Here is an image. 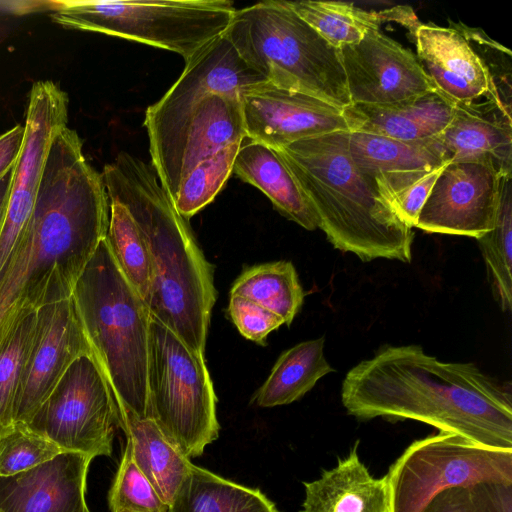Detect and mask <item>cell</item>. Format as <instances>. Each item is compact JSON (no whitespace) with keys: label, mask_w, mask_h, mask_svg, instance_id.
Segmentation results:
<instances>
[{"label":"cell","mask_w":512,"mask_h":512,"mask_svg":"<svg viewBox=\"0 0 512 512\" xmlns=\"http://www.w3.org/2000/svg\"><path fill=\"white\" fill-rule=\"evenodd\" d=\"M109 215L102 173L67 126L52 142L32 214L0 278V350L21 320L71 298Z\"/></svg>","instance_id":"obj_1"},{"label":"cell","mask_w":512,"mask_h":512,"mask_svg":"<svg viewBox=\"0 0 512 512\" xmlns=\"http://www.w3.org/2000/svg\"><path fill=\"white\" fill-rule=\"evenodd\" d=\"M341 401L361 420L411 419L479 445L512 449L510 387L474 363L443 362L419 345H386L348 371Z\"/></svg>","instance_id":"obj_2"},{"label":"cell","mask_w":512,"mask_h":512,"mask_svg":"<svg viewBox=\"0 0 512 512\" xmlns=\"http://www.w3.org/2000/svg\"><path fill=\"white\" fill-rule=\"evenodd\" d=\"M102 177L108 198L126 207L148 246L152 285L146 305L150 316L191 350L204 354L217 293L213 266L187 219L177 211L153 167L127 152L106 164Z\"/></svg>","instance_id":"obj_3"},{"label":"cell","mask_w":512,"mask_h":512,"mask_svg":"<svg viewBox=\"0 0 512 512\" xmlns=\"http://www.w3.org/2000/svg\"><path fill=\"white\" fill-rule=\"evenodd\" d=\"M349 133L319 135L277 150L334 248L362 261L385 258L409 263L412 228L355 165Z\"/></svg>","instance_id":"obj_4"},{"label":"cell","mask_w":512,"mask_h":512,"mask_svg":"<svg viewBox=\"0 0 512 512\" xmlns=\"http://www.w3.org/2000/svg\"><path fill=\"white\" fill-rule=\"evenodd\" d=\"M92 356L115 398L119 417L150 418V313L120 271L106 238L78 279L72 296Z\"/></svg>","instance_id":"obj_5"},{"label":"cell","mask_w":512,"mask_h":512,"mask_svg":"<svg viewBox=\"0 0 512 512\" xmlns=\"http://www.w3.org/2000/svg\"><path fill=\"white\" fill-rule=\"evenodd\" d=\"M241 58L267 82L344 109L351 105L338 48L285 0L237 9L225 32Z\"/></svg>","instance_id":"obj_6"},{"label":"cell","mask_w":512,"mask_h":512,"mask_svg":"<svg viewBox=\"0 0 512 512\" xmlns=\"http://www.w3.org/2000/svg\"><path fill=\"white\" fill-rule=\"evenodd\" d=\"M51 19L70 29L121 37L175 52L185 63L228 29L227 0L54 1Z\"/></svg>","instance_id":"obj_7"},{"label":"cell","mask_w":512,"mask_h":512,"mask_svg":"<svg viewBox=\"0 0 512 512\" xmlns=\"http://www.w3.org/2000/svg\"><path fill=\"white\" fill-rule=\"evenodd\" d=\"M147 388L150 418L186 458L201 456L218 438L216 395L204 354L152 317Z\"/></svg>","instance_id":"obj_8"},{"label":"cell","mask_w":512,"mask_h":512,"mask_svg":"<svg viewBox=\"0 0 512 512\" xmlns=\"http://www.w3.org/2000/svg\"><path fill=\"white\" fill-rule=\"evenodd\" d=\"M386 476L388 512H421L439 492L478 482L512 484V449L439 431L412 442Z\"/></svg>","instance_id":"obj_9"},{"label":"cell","mask_w":512,"mask_h":512,"mask_svg":"<svg viewBox=\"0 0 512 512\" xmlns=\"http://www.w3.org/2000/svg\"><path fill=\"white\" fill-rule=\"evenodd\" d=\"M64 452L110 456L120 426L113 393L92 356L77 359L27 424Z\"/></svg>","instance_id":"obj_10"},{"label":"cell","mask_w":512,"mask_h":512,"mask_svg":"<svg viewBox=\"0 0 512 512\" xmlns=\"http://www.w3.org/2000/svg\"><path fill=\"white\" fill-rule=\"evenodd\" d=\"M69 99L51 80L33 84L25 118L24 140L12 169L0 225V277L32 214L46 159L55 137L67 127Z\"/></svg>","instance_id":"obj_11"},{"label":"cell","mask_w":512,"mask_h":512,"mask_svg":"<svg viewBox=\"0 0 512 512\" xmlns=\"http://www.w3.org/2000/svg\"><path fill=\"white\" fill-rule=\"evenodd\" d=\"M241 96L234 92L206 94L150 152L151 165L172 200L181 181L196 165L246 137Z\"/></svg>","instance_id":"obj_12"},{"label":"cell","mask_w":512,"mask_h":512,"mask_svg":"<svg viewBox=\"0 0 512 512\" xmlns=\"http://www.w3.org/2000/svg\"><path fill=\"white\" fill-rule=\"evenodd\" d=\"M267 82L238 54L224 33L185 64L176 82L145 113L150 152L173 132L187 111L210 92L239 93Z\"/></svg>","instance_id":"obj_13"},{"label":"cell","mask_w":512,"mask_h":512,"mask_svg":"<svg viewBox=\"0 0 512 512\" xmlns=\"http://www.w3.org/2000/svg\"><path fill=\"white\" fill-rule=\"evenodd\" d=\"M339 51L351 104L389 105L438 90L418 58L380 29Z\"/></svg>","instance_id":"obj_14"},{"label":"cell","mask_w":512,"mask_h":512,"mask_svg":"<svg viewBox=\"0 0 512 512\" xmlns=\"http://www.w3.org/2000/svg\"><path fill=\"white\" fill-rule=\"evenodd\" d=\"M501 175L472 162H449L438 175L416 228L478 239L493 228Z\"/></svg>","instance_id":"obj_15"},{"label":"cell","mask_w":512,"mask_h":512,"mask_svg":"<svg viewBox=\"0 0 512 512\" xmlns=\"http://www.w3.org/2000/svg\"><path fill=\"white\" fill-rule=\"evenodd\" d=\"M241 105L246 137L274 149L319 135L351 132L343 109L269 82L246 91Z\"/></svg>","instance_id":"obj_16"},{"label":"cell","mask_w":512,"mask_h":512,"mask_svg":"<svg viewBox=\"0 0 512 512\" xmlns=\"http://www.w3.org/2000/svg\"><path fill=\"white\" fill-rule=\"evenodd\" d=\"M86 355L92 356V352L72 298L39 310L37 336L15 406V423L27 425L71 365Z\"/></svg>","instance_id":"obj_17"},{"label":"cell","mask_w":512,"mask_h":512,"mask_svg":"<svg viewBox=\"0 0 512 512\" xmlns=\"http://www.w3.org/2000/svg\"><path fill=\"white\" fill-rule=\"evenodd\" d=\"M349 151L359 171L393 208L410 188L450 162L438 137L401 141L350 132Z\"/></svg>","instance_id":"obj_18"},{"label":"cell","mask_w":512,"mask_h":512,"mask_svg":"<svg viewBox=\"0 0 512 512\" xmlns=\"http://www.w3.org/2000/svg\"><path fill=\"white\" fill-rule=\"evenodd\" d=\"M92 458L61 452L20 473L0 477V512H89L86 478Z\"/></svg>","instance_id":"obj_19"},{"label":"cell","mask_w":512,"mask_h":512,"mask_svg":"<svg viewBox=\"0 0 512 512\" xmlns=\"http://www.w3.org/2000/svg\"><path fill=\"white\" fill-rule=\"evenodd\" d=\"M414 39L425 73L455 104L491 98L503 105L483 61L457 29L422 23Z\"/></svg>","instance_id":"obj_20"},{"label":"cell","mask_w":512,"mask_h":512,"mask_svg":"<svg viewBox=\"0 0 512 512\" xmlns=\"http://www.w3.org/2000/svg\"><path fill=\"white\" fill-rule=\"evenodd\" d=\"M451 162L479 163L512 175V118L500 102L484 98L455 104L454 116L438 136Z\"/></svg>","instance_id":"obj_21"},{"label":"cell","mask_w":512,"mask_h":512,"mask_svg":"<svg viewBox=\"0 0 512 512\" xmlns=\"http://www.w3.org/2000/svg\"><path fill=\"white\" fill-rule=\"evenodd\" d=\"M343 112L351 132L416 141L441 135L454 116L455 103L435 90L389 105L351 104Z\"/></svg>","instance_id":"obj_22"},{"label":"cell","mask_w":512,"mask_h":512,"mask_svg":"<svg viewBox=\"0 0 512 512\" xmlns=\"http://www.w3.org/2000/svg\"><path fill=\"white\" fill-rule=\"evenodd\" d=\"M357 441L349 454L321 476L303 482L302 512H388L386 476L373 477L358 455Z\"/></svg>","instance_id":"obj_23"},{"label":"cell","mask_w":512,"mask_h":512,"mask_svg":"<svg viewBox=\"0 0 512 512\" xmlns=\"http://www.w3.org/2000/svg\"><path fill=\"white\" fill-rule=\"evenodd\" d=\"M233 173L263 192L287 219L309 231L319 228L311 203L277 149L245 137Z\"/></svg>","instance_id":"obj_24"},{"label":"cell","mask_w":512,"mask_h":512,"mask_svg":"<svg viewBox=\"0 0 512 512\" xmlns=\"http://www.w3.org/2000/svg\"><path fill=\"white\" fill-rule=\"evenodd\" d=\"M120 427L131 446L135 464L169 506L193 464L166 438L152 418L126 413L120 416Z\"/></svg>","instance_id":"obj_25"},{"label":"cell","mask_w":512,"mask_h":512,"mask_svg":"<svg viewBox=\"0 0 512 512\" xmlns=\"http://www.w3.org/2000/svg\"><path fill=\"white\" fill-rule=\"evenodd\" d=\"M168 512H280L257 488L224 479L192 465Z\"/></svg>","instance_id":"obj_26"},{"label":"cell","mask_w":512,"mask_h":512,"mask_svg":"<svg viewBox=\"0 0 512 512\" xmlns=\"http://www.w3.org/2000/svg\"><path fill=\"white\" fill-rule=\"evenodd\" d=\"M324 337L303 341L285 350L255 395L260 407L290 404L334 372L324 355Z\"/></svg>","instance_id":"obj_27"},{"label":"cell","mask_w":512,"mask_h":512,"mask_svg":"<svg viewBox=\"0 0 512 512\" xmlns=\"http://www.w3.org/2000/svg\"><path fill=\"white\" fill-rule=\"evenodd\" d=\"M230 295L247 298L277 314L290 326L302 307L304 291L292 262L275 261L245 269Z\"/></svg>","instance_id":"obj_28"},{"label":"cell","mask_w":512,"mask_h":512,"mask_svg":"<svg viewBox=\"0 0 512 512\" xmlns=\"http://www.w3.org/2000/svg\"><path fill=\"white\" fill-rule=\"evenodd\" d=\"M512 175L502 176L493 228L477 239L492 294L502 311L512 308Z\"/></svg>","instance_id":"obj_29"},{"label":"cell","mask_w":512,"mask_h":512,"mask_svg":"<svg viewBox=\"0 0 512 512\" xmlns=\"http://www.w3.org/2000/svg\"><path fill=\"white\" fill-rule=\"evenodd\" d=\"M292 9L335 48L359 42L382 23L379 11L342 1H288Z\"/></svg>","instance_id":"obj_30"},{"label":"cell","mask_w":512,"mask_h":512,"mask_svg":"<svg viewBox=\"0 0 512 512\" xmlns=\"http://www.w3.org/2000/svg\"><path fill=\"white\" fill-rule=\"evenodd\" d=\"M108 199L110 215L106 240L120 271L146 303L152 285L148 246L126 207L115 199Z\"/></svg>","instance_id":"obj_31"},{"label":"cell","mask_w":512,"mask_h":512,"mask_svg":"<svg viewBox=\"0 0 512 512\" xmlns=\"http://www.w3.org/2000/svg\"><path fill=\"white\" fill-rule=\"evenodd\" d=\"M37 330L38 311L19 322L0 350V434L15 425V406Z\"/></svg>","instance_id":"obj_32"},{"label":"cell","mask_w":512,"mask_h":512,"mask_svg":"<svg viewBox=\"0 0 512 512\" xmlns=\"http://www.w3.org/2000/svg\"><path fill=\"white\" fill-rule=\"evenodd\" d=\"M241 142L228 145L196 165L179 184L173 199L179 214L191 218L214 200L233 173Z\"/></svg>","instance_id":"obj_33"},{"label":"cell","mask_w":512,"mask_h":512,"mask_svg":"<svg viewBox=\"0 0 512 512\" xmlns=\"http://www.w3.org/2000/svg\"><path fill=\"white\" fill-rule=\"evenodd\" d=\"M111 512H168L151 483L135 464L127 442L122 459L108 493Z\"/></svg>","instance_id":"obj_34"},{"label":"cell","mask_w":512,"mask_h":512,"mask_svg":"<svg viewBox=\"0 0 512 512\" xmlns=\"http://www.w3.org/2000/svg\"><path fill=\"white\" fill-rule=\"evenodd\" d=\"M62 449L28 425H15L0 434V477L31 469L60 454Z\"/></svg>","instance_id":"obj_35"},{"label":"cell","mask_w":512,"mask_h":512,"mask_svg":"<svg viewBox=\"0 0 512 512\" xmlns=\"http://www.w3.org/2000/svg\"><path fill=\"white\" fill-rule=\"evenodd\" d=\"M469 42L472 49L483 61L497 88L504 107L511 111V69L505 68V61L511 60V51L489 38L482 30L463 24L451 25Z\"/></svg>","instance_id":"obj_36"},{"label":"cell","mask_w":512,"mask_h":512,"mask_svg":"<svg viewBox=\"0 0 512 512\" xmlns=\"http://www.w3.org/2000/svg\"><path fill=\"white\" fill-rule=\"evenodd\" d=\"M228 312L240 334L259 345H266L267 336L284 324L277 314L236 295H230Z\"/></svg>","instance_id":"obj_37"},{"label":"cell","mask_w":512,"mask_h":512,"mask_svg":"<svg viewBox=\"0 0 512 512\" xmlns=\"http://www.w3.org/2000/svg\"><path fill=\"white\" fill-rule=\"evenodd\" d=\"M470 489L480 512H512V484L486 481Z\"/></svg>","instance_id":"obj_38"},{"label":"cell","mask_w":512,"mask_h":512,"mask_svg":"<svg viewBox=\"0 0 512 512\" xmlns=\"http://www.w3.org/2000/svg\"><path fill=\"white\" fill-rule=\"evenodd\" d=\"M421 512H480L470 486H456L436 494Z\"/></svg>","instance_id":"obj_39"},{"label":"cell","mask_w":512,"mask_h":512,"mask_svg":"<svg viewBox=\"0 0 512 512\" xmlns=\"http://www.w3.org/2000/svg\"><path fill=\"white\" fill-rule=\"evenodd\" d=\"M24 125L18 124L0 135V178L15 165L24 140Z\"/></svg>","instance_id":"obj_40"},{"label":"cell","mask_w":512,"mask_h":512,"mask_svg":"<svg viewBox=\"0 0 512 512\" xmlns=\"http://www.w3.org/2000/svg\"><path fill=\"white\" fill-rule=\"evenodd\" d=\"M382 22L394 21L406 27L412 36H415L417 28L422 24L414 11L409 6H395L379 11Z\"/></svg>","instance_id":"obj_41"},{"label":"cell","mask_w":512,"mask_h":512,"mask_svg":"<svg viewBox=\"0 0 512 512\" xmlns=\"http://www.w3.org/2000/svg\"><path fill=\"white\" fill-rule=\"evenodd\" d=\"M12 169L0 178V225L6 208Z\"/></svg>","instance_id":"obj_42"},{"label":"cell","mask_w":512,"mask_h":512,"mask_svg":"<svg viewBox=\"0 0 512 512\" xmlns=\"http://www.w3.org/2000/svg\"><path fill=\"white\" fill-rule=\"evenodd\" d=\"M122 512H131V511H122Z\"/></svg>","instance_id":"obj_43"}]
</instances>
